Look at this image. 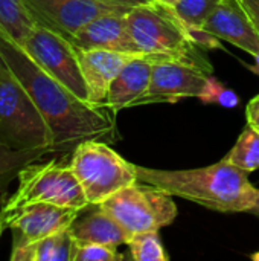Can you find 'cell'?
Returning a JSON list of instances; mask_svg holds the SVG:
<instances>
[{
  "mask_svg": "<svg viewBox=\"0 0 259 261\" xmlns=\"http://www.w3.org/2000/svg\"><path fill=\"white\" fill-rule=\"evenodd\" d=\"M75 239L69 228L49 237L12 249L11 261H72Z\"/></svg>",
  "mask_w": 259,
  "mask_h": 261,
  "instance_id": "cell-18",
  "label": "cell"
},
{
  "mask_svg": "<svg viewBox=\"0 0 259 261\" xmlns=\"http://www.w3.org/2000/svg\"><path fill=\"white\" fill-rule=\"evenodd\" d=\"M98 206L131 236L160 231L177 217L172 196L140 180L119 190Z\"/></svg>",
  "mask_w": 259,
  "mask_h": 261,
  "instance_id": "cell-7",
  "label": "cell"
},
{
  "mask_svg": "<svg viewBox=\"0 0 259 261\" xmlns=\"http://www.w3.org/2000/svg\"><path fill=\"white\" fill-rule=\"evenodd\" d=\"M252 213L259 214V190H258V199H256V205H255V208H253V211H252Z\"/></svg>",
  "mask_w": 259,
  "mask_h": 261,
  "instance_id": "cell-31",
  "label": "cell"
},
{
  "mask_svg": "<svg viewBox=\"0 0 259 261\" xmlns=\"http://www.w3.org/2000/svg\"><path fill=\"white\" fill-rule=\"evenodd\" d=\"M250 258L255 261H259V251L258 252H255V254H252V255H250Z\"/></svg>",
  "mask_w": 259,
  "mask_h": 261,
  "instance_id": "cell-32",
  "label": "cell"
},
{
  "mask_svg": "<svg viewBox=\"0 0 259 261\" xmlns=\"http://www.w3.org/2000/svg\"><path fill=\"white\" fill-rule=\"evenodd\" d=\"M153 2H157V3H162V5H166V6H176V3L179 2V0H153Z\"/></svg>",
  "mask_w": 259,
  "mask_h": 261,
  "instance_id": "cell-28",
  "label": "cell"
},
{
  "mask_svg": "<svg viewBox=\"0 0 259 261\" xmlns=\"http://www.w3.org/2000/svg\"><path fill=\"white\" fill-rule=\"evenodd\" d=\"M0 141L17 150H52V132L9 67L0 72Z\"/></svg>",
  "mask_w": 259,
  "mask_h": 261,
  "instance_id": "cell-4",
  "label": "cell"
},
{
  "mask_svg": "<svg viewBox=\"0 0 259 261\" xmlns=\"http://www.w3.org/2000/svg\"><path fill=\"white\" fill-rule=\"evenodd\" d=\"M221 0H179L172 11L189 31L194 43L205 49L220 47V40L203 29L205 21L217 9Z\"/></svg>",
  "mask_w": 259,
  "mask_h": 261,
  "instance_id": "cell-17",
  "label": "cell"
},
{
  "mask_svg": "<svg viewBox=\"0 0 259 261\" xmlns=\"http://www.w3.org/2000/svg\"><path fill=\"white\" fill-rule=\"evenodd\" d=\"M2 228H3V225H2V222H0V234H2Z\"/></svg>",
  "mask_w": 259,
  "mask_h": 261,
  "instance_id": "cell-33",
  "label": "cell"
},
{
  "mask_svg": "<svg viewBox=\"0 0 259 261\" xmlns=\"http://www.w3.org/2000/svg\"><path fill=\"white\" fill-rule=\"evenodd\" d=\"M23 49L50 76L58 80L79 99L89 102V92L75 46L58 32L37 24Z\"/></svg>",
  "mask_w": 259,
  "mask_h": 261,
  "instance_id": "cell-8",
  "label": "cell"
},
{
  "mask_svg": "<svg viewBox=\"0 0 259 261\" xmlns=\"http://www.w3.org/2000/svg\"><path fill=\"white\" fill-rule=\"evenodd\" d=\"M35 23L58 32L69 41L93 18L108 12H127L131 6L108 0H23Z\"/></svg>",
  "mask_w": 259,
  "mask_h": 261,
  "instance_id": "cell-10",
  "label": "cell"
},
{
  "mask_svg": "<svg viewBox=\"0 0 259 261\" xmlns=\"http://www.w3.org/2000/svg\"><path fill=\"white\" fill-rule=\"evenodd\" d=\"M232 165L241 168L246 173H252L259 168V132L252 125H246L240 138L231 151L223 158Z\"/></svg>",
  "mask_w": 259,
  "mask_h": 261,
  "instance_id": "cell-21",
  "label": "cell"
},
{
  "mask_svg": "<svg viewBox=\"0 0 259 261\" xmlns=\"http://www.w3.org/2000/svg\"><path fill=\"white\" fill-rule=\"evenodd\" d=\"M246 116H247V124L259 132V95L252 98L250 102L247 104Z\"/></svg>",
  "mask_w": 259,
  "mask_h": 261,
  "instance_id": "cell-25",
  "label": "cell"
},
{
  "mask_svg": "<svg viewBox=\"0 0 259 261\" xmlns=\"http://www.w3.org/2000/svg\"><path fill=\"white\" fill-rule=\"evenodd\" d=\"M253 58H255V66L252 67V70H253L255 73H258L259 75V52L253 55Z\"/></svg>",
  "mask_w": 259,
  "mask_h": 261,
  "instance_id": "cell-29",
  "label": "cell"
},
{
  "mask_svg": "<svg viewBox=\"0 0 259 261\" xmlns=\"http://www.w3.org/2000/svg\"><path fill=\"white\" fill-rule=\"evenodd\" d=\"M127 23L137 54L154 60H185L212 72L211 63L171 6L153 0L131 6Z\"/></svg>",
  "mask_w": 259,
  "mask_h": 261,
  "instance_id": "cell-3",
  "label": "cell"
},
{
  "mask_svg": "<svg viewBox=\"0 0 259 261\" xmlns=\"http://www.w3.org/2000/svg\"><path fill=\"white\" fill-rule=\"evenodd\" d=\"M35 26L37 23L23 0H0V34L23 47Z\"/></svg>",
  "mask_w": 259,
  "mask_h": 261,
  "instance_id": "cell-20",
  "label": "cell"
},
{
  "mask_svg": "<svg viewBox=\"0 0 259 261\" xmlns=\"http://www.w3.org/2000/svg\"><path fill=\"white\" fill-rule=\"evenodd\" d=\"M108 2H114V3H121V5H127V6H136V5L145 3L148 0H108Z\"/></svg>",
  "mask_w": 259,
  "mask_h": 261,
  "instance_id": "cell-27",
  "label": "cell"
},
{
  "mask_svg": "<svg viewBox=\"0 0 259 261\" xmlns=\"http://www.w3.org/2000/svg\"><path fill=\"white\" fill-rule=\"evenodd\" d=\"M79 213L81 211L75 208L35 202L11 213L0 214V222L3 228H9L12 232V249H18L67 229L76 220Z\"/></svg>",
  "mask_w": 259,
  "mask_h": 261,
  "instance_id": "cell-11",
  "label": "cell"
},
{
  "mask_svg": "<svg viewBox=\"0 0 259 261\" xmlns=\"http://www.w3.org/2000/svg\"><path fill=\"white\" fill-rule=\"evenodd\" d=\"M17 179L18 187L14 194L5 199L0 214L35 202H46L79 211L90 206L70 164L61 165L55 159L44 164L34 162L24 167Z\"/></svg>",
  "mask_w": 259,
  "mask_h": 261,
  "instance_id": "cell-6",
  "label": "cell"
},
{
  "mask_svg": "<svg viewBox=\"0 0 259 261\" xmlns=\"http://www.w3.org/2000/svg\"><path fill=\"white\" fill-rule=\"evenodd\" d=\"M127 12H108L93 18L72 37L70 43L82 50L110 49L137 54L130 38Z\"/></svg>",
  "mask_w": 259,
  "mask_h": 261,
  "instance_id": "cell-14",
  "label": "cell"
},
{
  "mask_svg": "<svg viewBox=\"0 0 259 261\" xmlns=\"http://www.w3.org/2000/svg\"><path fill=\"white\" fill-rule=\"evenodd\" d=\"M0 55L14 76L23 84L46 119L55 154H67L89 139L116 141L114 113L79 99L58 80L43 70L27 52L0 34Z\"/></svg>",
  "mask_w": 259,
  "mask_h": 261,
  "instance_id": "cell-1",
  "label": "cell"
},
{
  "mask_svg": "<svg viewBox=\"0 0 259 261\" xmlns=\"http://www.w3.org/2000/svg\"><path fill=\"white\" fill-rule=\"evenodd\" d=\"M70 167L90 205H101L119 190L137 182L136 164L128 162L110 145L89 139L75 147Z\"/></svg>",
  "mask_w": 259,
  "mask_h": 261,
  "instance_id": "cell-5",
  "label": "cell"
},
{
  "mask_svg": "<svg viewBox=\"0 0 259 261\" xmlns=\"http://www.w3.org/2000/svg\"><path fill=\"white\" fill-rule=\"evenodd\" d=\"M237 2L246 11V14L253 21L259 32V0H237Z\"/></svg>",
  "mask_w": 259,
  "mask_h": 261,
  "instance_id": "cell-26",
  "label": "cell"
},
{
  "mask_svg": "<svg viewBox=\"0 0 259 261\" xmlns=\"http://www.w3.org/2000/svg\"><path fill=\"white\" fill-rule=\"evenodd\" d=\"M6 69H8V66H6L5 60L2 58V55H0V72H3V70H6Z\"/></svg>",
  "mask_w": 259,
  "mask_h": 261,
  "instance_id": "cell-30",
  "label": "cell"
},
{
  "mask_svg": "<svg viewBox=\"0 0 259 261\" xmlns=\"http://www.w3.org/2000/svg\"><path fill=\"white\" fill-rule=\"evenodd\" d=\"M81 72L89 92V104L104 107L108 90L122 67L139 54L110 49H76Z\"/></svg>",
  "mask_w": 259,
  "mask_h": 261,
  "instance_id": "cell-12",
  "label": "cell"
},
{
  "mask_svg": "<svg viewBox=\"0 0 259 261\" xmlns=\"http://www.w3.org/2000/svg\"><path fill=\"white\" fill-rule=\"evenodd\" d=\"M52 150H17L0 141V196L2 203L8 196V187L18 177L20 171L29 164L40 162Z\"/></svg>",
  "mask_w": 259,
  "mask_h": 261,
  "instance_id": "cell-19",
  "label": "cell"
},
{
  "mask_svg": "<svg viewBox=\"0 0 259 261\" xmlns=\"http://www.w3.org/2000/svg\"><path fill=\"white\" fill-rule=\"evenodd\" d=\"M137 180L153 185L172 197H182L218 213H252L258 188L249 173L226 159L194 170H156L136 165Z\"/></svg>",
  "mask_w": 259,
  "mask_h": 261,
  "instance_id": "cell-2",
  "label": "cell"
},
{
  "mask_svg": "<svg viewBox=\"0 0 259 261\" xmlns=\"http://www.w3.org/2000/svg\"><path fill=\"white\" fill-rule=\"evenodd\" d=\"M124 260V255L113 246L99 243H81L75 242L72 261H118Z\"/></svg>",
  "mask_w": 259,
  "mask_h": 261,
  "instance_id": "cell-23",
  "label": "cell"
},
{
  "mask_svg": "<svg viewBox=\"0 0 259 261\" xmlns=\"http://www.w3.org/2000/svg\"><path fill=\"white\" fill-rule=\"evenodd\" d=\"M130 257L134 261H168L169 257L160 242L159 231L139 232L127 243Z\"/></svg>",
  "mask_w": 259,
  "mask_h": 261,
  "instance_id": "cell-22",
  "label": "cell"
},
{
  "mask_svg": "<svg viewBox=\"0 0 259 261\" xmlns=\"http://www.w3.org/2000/svg\"><path fill=\"white\" fill-rule=\"evenodd\" d=\"M69 231L75 242L99 243L113 248L127 245L131 239V234H128L110 214L99 206L96 211L84 217L78 216L76 220L69 226Z\"/></svg>",
  "mask_w": 259,
  "mask_h": 261,
  "instance_id": "cell-16",
  "label": "cell"
},
{
  "mask_svg": "<svg viewBox=\"0 0 259 261\" xmlns=\"http://www.w3.org/2000/svg\"><path fill=\"white\" fill-rule=\"evenodd\" d=\"M214 102L220 104V106H223L226 109H234V107H237L240 104V98H238V95L234 90L226 89L224 86H221V89L218 90Z\"/></svg>",
  "mask_w": 259,
  "mask_h": 261,
  "instance_id": "cell-24",
  "label": "cell"
},
{
  "mask_svg": "<svg viewBox=\"0 0 259 261\" xmlns=\"http://www.w3.org/2000/svg\"><path fill=\"white\" fill-rule=\"evenodd\" d=\"M203 29L250 55L259 52V32L237 0H221L205 21Z\"/></svg>",
  "mask_w": 259,
  "mask_h": 261,
  "instance_id": "cell-13",
  "label": "cell"
},
{
  "mask_svg": "<svg viewBox=\"0 0 259 261\" xmlns=\"http://www.w3.org/2000/svg\"><path fill=\"white\" fill-rule=\"evenodd\" d=\"M153 64L154 58L147 55H137L128 61L111 83L104 107L113 113L133 107L150 86Z\"/></svg>",
  "mask_w": 259,
  "mask_h": 261,
  "instance_id": "cell-15",
  "label": "cell"
},
{
  "mask_svg": "<svg viewBox=\"0 0 259 261\" xmlns=\"http://www.w3.org/2000/svg\"><path fill=\"white\" fill-rule=\"evenodd\" d=\"M212 72L185 60H154L151 81L134 106L169 102L183 98H202Z\"/></svg>",
  "mask_w": 259,
  "mask_h": 261,
  "instance_id": "cell-9",
  "label": "cell"
}]
</instances>
